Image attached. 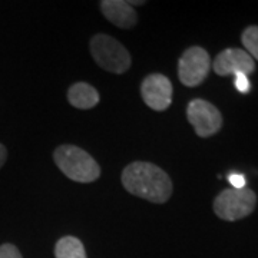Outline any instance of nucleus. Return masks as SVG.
<instances>
[{
	"label": "nucleus",
	"mask_w": 258,
	"mask_h": 258,
	"mask_svg": "<svg viewBox=\"0 0 258 258\" xmlns=\"http://www.w3.org/2000/svg\"><path fill=\"white\" fill-rule=\"evenodd\" d=\"M235 88L237 91L241 93H247L249 92V88H251V83L248 81V76L247 75H235Z\"/></svg>",
	"instance_id": "nucleus-14"
},
{
	"label": "nucleus",
	"mask_w": 258,
	"mask_h": 258,
	"mask_svg": "<svg viewBox=\"0 0 258 258\" xmlns=\"http://www.w3.org/2000/svg\"><path fill=\"white\" fill-rule=\"evenodd\" d=\"M68 101L78 109H91L99 102V95L93 86L79 82L71 86L68 92Z\"/></svg>",
	"instance_id": "nucleus-10"
},
{
	"label": "nucleus",
	"mask_w": 258,
	"mask_h": 258,
	"mask_svg": "<svg viewBox=\"0 0 258 258\" xmlns=\"http://www.w3.org/2000/svg\"><path fill=\"white\" fill-rule=\"evenodd\" d=\"M242 45L252 59L258 60V26H249L242 32Z\"/></svg>",
	"instance_id": "nucleus-12"
},
{
	"label": "nucleus",
	"mask_w": 258,
	"mask_h": 258,
	"mask_svg": "<svg viewBox=\"0 0 258 258\" xmlns=\"http://www.w3.org/2000/svg\"><path fill=\"white\" fill-rule=\"evenodd\" d=\"M122 184L132 195L164 204L172 194V182L164 169L149 162H134L122 172Z\"/></svg>",
	"instance_id": "nucleus-1"
},
{
	"label": "nucleus",
	"mask_w": 258,
	"mask_h": 258,
	"mask_svg": "<svg viewBox=\"0 0 258 258\" xmlns=\"http://www.w3.org/2000/svg\"><path fill=\"white\" fill-rule=\"evenodd\" d=\"M257 197L248 188L224 189L214 201V211L217 217L225 221H237L248 217L254 211Z\"/></svg>",
	"instance_id": "nucleus-4"
},
{
	"label": "nucleus",
	"mask_w": 258,
	"mask_h": 258,
	"mask_svg": "<svg viewBox=\"0 0 258 258\" xmlns=\"http://www.w3.org/2000/svg\"><path fill=\"white\" fill-rule=\"evenodd\" d=\"M56 258H86L82 241L75 237H63L56 242Z\"/></svg>",
	"instance_id": "nucleus-11"
},
{
	"label": "nucleus",
	"mask_w": 258,
	"mask_h": 258,
	"mask_svg": "<svg viewBox=\"0 0 258 258\" xmlns=\"http://www.w3.org/2000/svg\"><path fill=\"white\" fill-rule=\"evenodd\" d=\"M212 68L220 76L228 75H247L255 71V62L242 49H227L215 57Z\"/></svg>",
	"instance_id": "nucleus-8"
},
{
	"label": "nucleus",
	"mask_w": 258,
	"mask_h": 258,
	"mask_svg": "<svg viewBox=\"0 0 258 258\" xmlns=\"http://www.w3.org/2000/svg\"><path fill=\"white\" fill-rule=\"evenodd\" d=\"M0 258H22V254L15 245L3 244L0 245Z\"/></svg>",
	"instance_id": "nucleus-13"
},
{
	"label": "nucleus",
	"mask_w": 258,
	"mask_h": 258,
	"mask_svg": "<svg viewBox=\"0 0 258 258\" xmlns=\"http://www.w3.org/2000/svg\"><path fill=\"white\" fill-rule=\"evenodd\" d=\"M57 168L76 182H93L101 175V168L88 152L75 145H62L53 154Z\"/></svg>",
	"instance_id": "nucleus-2"
},
{
	"label": "nucleus",
	"mask_w": 258,
	"mask_h": 258,
	"mask_svg": "<svg viewBox=\"0 0 258 258\" xmlns=\"http://www.w3.org/2000/svg\"><path fill=\"white\" fill-rule=\"evenodd\" d=\"M211 68L208 52L200 46L186 49L178 63V76L185 86H198L207 78Z\"/></svg>",
	"instance_id": "nucleus-5"
},
{
	"label": "nucleus",
	"mask_w": 258,
	"mask_h": 258,
	"mask_svg": "<svg viewBox=\"0 0 258 258\" xmlns=\"http://www.w3.org/2000/svg\"><path fill=\"white\" fill-rule=\"evenodd\" d=\"M186 116L197 135L201 138L215 135L222 126V116L220 111L212 103L204 99H194L189 102Z\"/></svg>",
	"instance_id": "nucleus-6"
},
{
	"label": "nucleus",
	"mask_w": 258,
	"mask_h": 258,
	"mask_svg": "<svg viewBox=\"0 0 258 258\" xmlns=\"http://www.w3.org/2000/svg\"><path fill=\"white\" fill-rule=\"evenodd\" d=\"M142 99L154 111H165L172 102V85L164 75H149L141 86Z\"/></svg>",
	"instance_id": "nucleus-7"
},
{
	"label": "nucleus",
	"mask_w": 258,
	"mask_h": 258,
	"mask_svg": "<svg viewBox=\"0 0 258 258\" xmlns=\"http://www.w3.org/2000/svg\"><path fill=\"white\" fill-rule=\"evenodd\" d=\"M228 181L232 185V188H235V189H242V188H245V184H247L245 176L241 174H230Z\"/></svg>",
	"instance_id": "nucleus-15"
},
{
	"label": "nucleus",
	"mask_w": 258,
	"mask_h": 258,
	"mask_svg": "<svg viewBox=\"0 0 258 258\" xmlns=\"http://www.w3.org/2000/svg\"><path fill=\"white\" fill-rule=\"evenodd\" d=\"M101 10L103 16L118 28L129 29L138 22L137 12L123 0H103L101 2Z\"/></svg>",
	"instance_id": "nucleus-9"
},
{
	"label": "nucleus",
	"mask_w": 258,
	"mask_h": 258,
	"mask_svg": "<svg viewBox=\"0 0 258 258\" xmlns=\"http://www.w3.org/2000/svg\"><path fill=\"white\" fill-rule=\"evenodd\" d=\"M6 157H8V151H6V148L0 144V168H2V166H3V164H5Z\"/></svg>",
	"instance_id": "nucleus-16"
},
{
	"label": "nucleus",
	"mask_w": 258,
	"mask_h": 258,
	"mask_svg": "<svg viewBox=\"0 0 258 258\" xmlns=\"http://www.w3.org/2000/svg\"><path fill=\"white\" fill-rule=\"evenodd\" d=\"M91 52L96 63L112 74H123L131 66V56L126 47L108 35L99 33L93 36Z\"/></svg>",
	"instance_id": "nucleus-3"
}]
</instances>
